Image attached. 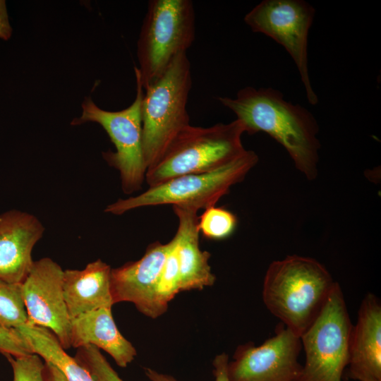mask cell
<instances>
[{
  "mask_svg": "<svg viewBox=\"0 0 381 381\" xmlns=\"http://www.w3.org/2000/svg\"><path fill=\"white\" fill-rule=\"evenodd\" d=\"M0 353L20 356L33 352L17 329L0 327Z\"/></svg>",
  "mask_w": 381,
  "mask_h": 381,
  "instance_id": "24",
  "label": "cell"
},
{
  "mask_svg": "<svg viewBox=\"0 0 381 381\" xmlns=\"http://www.w3.org/2000/svg\"><path fill=\"white\" fill-rule=\"evenodd\" d=\"M71 344L74 348L93 345L109 353L121 368L137 355L133 344L119 332L111 308H99L71 319Z\"/></svg>",
  "mask_w": 381,
  "mask_h": 381,
  "instance_id": "17",
  "label": "cell"
},
{
  "mask_svg": "<svg viewBox=\"0 0 381 381\" xmlns=\"http://www.w3.org/2000/svg\"><path fill=\"white\" fill-rule=\"evenodd\" d=\"M229 356L226 353L217 355L213 360V374L215 381H229L227 373ZM145 373L150 381H179L171 375L159 373L152 368H145Z\"/></svg>",
  "mask_w": 381,
  "mask_h": 381,
  "instance_id": "25",
  "label": "cell"
},
{
  "mask_svg": "<svg viewBox=\"0 0 381 381\" xmlns=\"http://www.w3.org/2000/svg\"><path fill=\"white\" fill-rule=\"evenodd\" d=\"M258 162V155L246 150L240 156L216 170L187 174L149 187L136 196L119 199L107 205L106 213L121 215L143 207L171 205L194 209L215 206L229 193L231 186L241 182Z\"/></svg>",
  "mask_w": 381,
  "mask_h": 381,
  "instance_id": "5",
  "label": "cell"
},
{
  "mask_svg": "<svg viewBox=\"0 0 381 381\" xmlns=\"http://www.w3.org/2000/svg\"><path fill=\"white\" fill-rule=\"evenodd\" d=\"M352 327L337 282L318 317L300 337L306 360L298 381H342Z\"/></svg>",
  "mask_w": 381,
  "mask_h": 381,
  "instance_id": "8",
  "label": "cell"
},
{
  "mask_svg": "<svg viewBox=\"0 0 381 381\" xmlns=\"http://www.w3.org/2000/svg\"><path fill=\"white\" fill-rule=\"evenodd\" d=\"M74 358L96 381H123L102 354L100 349L93 345L78 348Z\"/></svg>",
  "mask_w": 381,
  "mask_h": 381,
  "instance_id": "22",
  "label": "cell"
},
{
  "mask_svg": "<svg viewBox=\"0 0 381 381\" xmlns=\"http://www.w3.org/2000/svg\"><path fill=\"white\" fill-rule=\"evenodd\" d=\"M244 133L238 119L210 127L188 125L173 140L158 162L147 170L146 183L152 187L178 176L222 167L246 150L241 140Z\"/></svg>",
  "mask_w": 381,
  "mask_h": 381,
  "instance_id": "4",
  "label": "cell"
},
{
  "mask_svg": "<svg viewBox=\"0 0 381 381\" xmlns=\"http://www.w3.org/2000/svg\"><path fill=\"white\" fill-rule=\"evenodd\" d=\"M301 338L282 322L275 334L256 346L239 345L228 363L229 381H298L302 365Z\"/></svg>",
  "mask_w": 381,
  "mask_h": 381,
  "instance_id": "10",
  "label": "cell"
},
{
  "mask_svg": "<svg viewBox=\"0 0 381 381\" xmlns=\"http://www.w3.org/2000/svg\"><path fill=\"white\" fill-rule=\"evenodd\" d=\"M27 322L22 284L0 279V327L17 329Z\"/></svg>",
  "mask_w": 381,
  "mask_h": 381,
  "instance_id": "19",
  "label": "cell"
},
{
  "mask_svg": "<svg viewBox=\"0 0 381 381\" xmlns=\"http://www.w3.org/2000/svg\"><path fill=\"white\" fill-rule=\"evenodd\" d=\"M64 270L49 258L34 261L22 283L28 323L49 329L65 349L71 347L69 315L63 290Z\"/></svg>",
  "mask_w": 381,
  "mask_h": 381,
  "instance_id": "11",
  "label": "cell"
},
{
  "mask_svg": "<svg viewBox=\"0 0 381 381\" xmlns=\"http://www.w3.org/2000/svg\"><path fill=\"white\" fill-rule=\"evenodd\" d=\"M347 367L350 379L381 381V305L372 294L363 299L353 325Z\"/></svg>",
  "mask_w": 381,
  "mask_h": 381,
  "instance_id": "14",
  "label": "cell"
},
{
  "mask_svg": "<svg viewBox=\"0 0 381 381\" xmlns=\"http://www.w3.org/2000/svg\"><path fill=\"white\" fill-rule=\"evenodd\" d=\"M315 9L303 0H264L244 17L254 32L262 33L281 44L294 61L308 102L318 103L309 75L308 38Z\"/></svg>",
  "mask_w": 381,
  "mask_h": 381,
  "instance_id": "9",
  "label": "cell"
},
{
  "mask_svg": "<svg viewBox=\"0 0 381 381\" xmlns=\"http://www.w3.org/2000/svg\"><path fill=\"white\" fill-rule=\"evenodd\" d=\"M191 85L190 64L185 52L176 56L145 88L141 116L147 170L158 162L176 135L190 125L186 105Z\"/></svg>",
  "mask_w": 381,
  "mask_h": 381,
  "instance_id": "3",
  "label": "cell"
},
{
  "mask_svg": "<svg viewBox=\"0 0 381 381\" xmlns=\"http://www.w3.org/2000/svg\"><path fill=\"white\" fill-rule=\"evenodd\" d=\"M44 377L45 381H67L62 373L53 364L44 361Z\"/></svg>",
  "mask_w": 381,
  "mask_h": 381,
  "instance_id": "27",
  "label": "cell"
},
{
  "mask_svg": "<svg viewBox=\"0 0 381 381\" xmlns=\"http://www.w3.org/2000/svg\"><path fill=\"white\" fill-rule=\"evenodd\" d=\"M168 243L169 249L158 284L159 300L166 310L169 302L180 292V267L175 236Z\"/></svg>",
  "mask_w": 381,
  "mask_h": 381,
  "instance_id": "21",
  "label": "cell"
},
{
  "mask_svg": "<svg viewBox=\"0 0 381 381\" xmlns=\"http://www.w3.org/2000/svg\"><path fill=\"white\" fill-rule=\"evenodd\" d=\"M44 227L35 215L18 210L0 214V279L22 284L33 265L34 246Z\"/></svg>",
  "mask_w": 381,
  "mask_h": 381,
  "instance_id": "13",
  "label": "cell"
},
{
  "mask_svg": "<svg viewBox=\"0 0 381 381\" xmlns=\"http://www.w3.org/2000/svg\"><path fill=\"white\" fill-rule=\"evenodd\" d=\"M173 210L179 222L175 237L180 267V292L212 286L216 277L209 264L211 255L201 250L199 246L198 210L179 206H173Z\"/></svg>",
  "mask_w": 381,
  "mask_h": 381,
  "instance_id": "15",
  "label": "cell"
},
{
  "mask_svg": "<svg viewBox=\"0 0 381 381\" xmlns=\"http://www.w3.org/2000/svg\"><path fill=\"white\" fill-rule=\"evenodd\" d=\"M236 226V215L224 207L215 206L209 207L198 217L200 233L212 240L228 238L234 233Z\"/></svg>",
  "mask_w": 381,
  "mask_h": 381,
  "instance_id": "20",
  "label": "cell"
},
{
  "mask_svg": "<svg viewBox=\"0 0 381 381\" xmlns=\"http://www.w3.org/2000/svg\"><path fill=\"white\" fill-rule=\"evenodd\" d=\"M337 283L317 260L288 255L270 264L262 300L274 316L301 337L318 317Z\"/></svg>",
  "mask_w": 381,
  "mask_h": 381,
  "instance_id": "2",
  "label": "cell"
},
{
  "mask_svg": "<svg viewBox=\"0 0 381 381\" xmlns=\"http://www.w3.org/2000/svg\"><path fill=\"white\" fill-rule=\"evenodd\" d=\"M169 243L155 241L138 260L111 269L110 285L114 303H133L143 315L157 318L166 312L158 297V284Z\"/></svg>",
  "mask_w": 381,
  "mask_h": 381,
  "instance_id": "12",
  "label": "cell"
},
{
  "mask_svg": "<svg viewBox=\"0 0 381 381\" xmlns=\"http://www.w3.org/2000/svg\"><path fill=\"white\" fill-rule=\"evenodd\" d=\"M13 370V381H45L44 377V362L37 354L13 356H4Z\"/></svg>",
  "mask_w": 381,
  "mask_h": 381,
  "instance_id": "23",
  "label": "cell"
},
{
  "mask_svg": "<svg viewBox=\"0 0 381 381\" xmlns=\"http://www.w3.org/2000/svg\"><path fill=\"white\" fill-rule=\"evenodd\" d=\"M111 271L101 259L83 270H64V296L71 319L97 309L111 308Z\"/></svg>",
  "mask_w": 381,
  "mask_h": 381,
  "instance_id": "16",
  "label": "cell"
},
{
  "mask_svg": "<svg viewBox=\"0 0 381 381\" xmlns=\"http://www.w3.org/2000/svg\"><path fill=\"white\" fill-rule=\"evenodd\" d=\"M195 35L190 0H151L137 43L135 76L145 89L179 54L186 52Z\"/></svg>",
  "mask_w": 381,
  "mask_h": 381,
  "instance_id": "6",
  "label": "cell"
},
{
  "mask_svg": "<svg viewBox=\"0 0 381 381\" xmlns=\"http://www.w3.org/2000/svg\"><path fill=\"white\" fill-rule=\"evenodd\" d=\"M218 100L236 114L245 133L268 134L284 147L308 180L316 179L321 146L319 126L306 108L286 101L282 92L272 87L247 86L235 97H219Z\"/></svg>",
  "mask_w": 381,
  "mask_h": 381,
  "instance_id": "1",
  "label": "cell"
},
{
  "mask_svg": "<svg viewBox=\"0 0 381 381\" xmlns=\"http://www.w3.org/2000/svg\"><path fill=\"white\" fill-rule=\"evenodd\" d=\"M33 353L56 366L67 381H96L74 357L70 356L49 329L26 323L16 329Z\"/></svg>",
  "mask_w": 381,
  "mask_h": 381,
  "instance_id": "18",
  "label": "cell"
},
{
  "mask_svg": "<svg viewBox=\"0 0 381 381\" xmlns=\"http://www.w3.org/2000/svg\"><path fill=\"white\" fill-rule=\"evenodd\" d=\"M12 28L9 23L6 1L0 0V38L4 40L10 39Z\"/></svg>",
  "mask_w": 381,
  "mask_h": 381,
  "instance_id": "26",
  "label": "cell"
},
{
  "mask_svg": "<svg viewBox=\"0 0 381 381\" xmlns=\"http://www.w3.org/2000/svg\"><path fill=\"white\" fill-rule=\"evenodd\" d=\"M135 80L136 96L128 107L117 111H107L87 97L82 103L81 115L71 123L76 126L94 122L105 130L116 151L104 152L103 157L109 166L119 171L122 190L126 194L141 189L147 171L143 152L141 116L144 92L136 76Z\"/></svg>",
  "mask_w": 381,
  "mask_h": 381,
  "instance_id": "7",
  "label": "cell"
}]
</instances>
